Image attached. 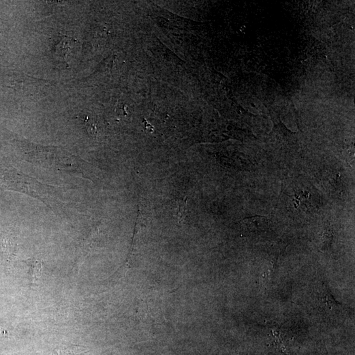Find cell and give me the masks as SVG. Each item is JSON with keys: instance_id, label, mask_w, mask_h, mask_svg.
<instances>
[{"instance_id": "6da1fadb", "label": "cell", "mask_w": 355, "mask_h": 355, "mask_svg": "<svg viewBox=\"0 0 355 355\" xmlns=\"http://www.w3.org/2000/svg\"><path fill=\"white\" fill-rule=\"evenodd\" d=\"M173 217L176 220L177 223L181 224L185 221L188 217V207L187 199L185 200H177L174 203L173 208Z\"/></svg>"}, {"instance_id": "7a4b0ae2", "label": "cell", "mask_w": 355, "mask_h": 355, "mask_svg": "<svg viewBox=\"0 0 355 355\" xmlns=\"http://www.w3.org/2000/svg\"><path fill=\"white\" fill-rule=\"evenodd\" d=\"M25 263L29 267V275L32 284H37L42 276V265L41 262L38 261L34 258H30V259L26 260Z\"/></svg>"}, {"instance_id": "3957f363", "label": "cell", "mask_w": 355, "mask_h": 355, "mask_svg": "<svg viewBox=\"0 0 355 355\" xmlns=\"http://www.w3.org/2000/svg\"><path fill=\"white\" fill-rule=\"evenodd\" d=\"M17 244L16 241L10 237H6L2 242V250L4 254L8 256V259L12 258L16 253Z\"/></svg>"}, {"instance_id": "277c9868", "label": "cell", "mask_w": 355, "mask_h": 355, "mask_svg": "<svg viewBox=\"0 0 355 355\" xmlns=\"http://www.w3.org/2000/svg\"><path fill=\"white\" fill-rule=\"evenodd\" d=\"M84 125L90 135L92 136H96L97 135V126H96V123L94 121V119L87 117L85 119Z\"/></svg>"}, {"instance_id": "5b68a950", "label": "cell", "mask_w": 355, "mask_h": 355, "mask_svg": "<svg viewBox=\"0 0 355 355\" xmlns=\"http://www.w3.org/2000/svg\"><path fill=\"white\" fill-rule=\"evenodd\" d=\"M325 302L326 303V305L328 306V308L330 309H332L333 307H336L337 303L336 301L334 300L332 296L330 294L329 292H326V297H325Z\"/></svg>"}]
</instances>
